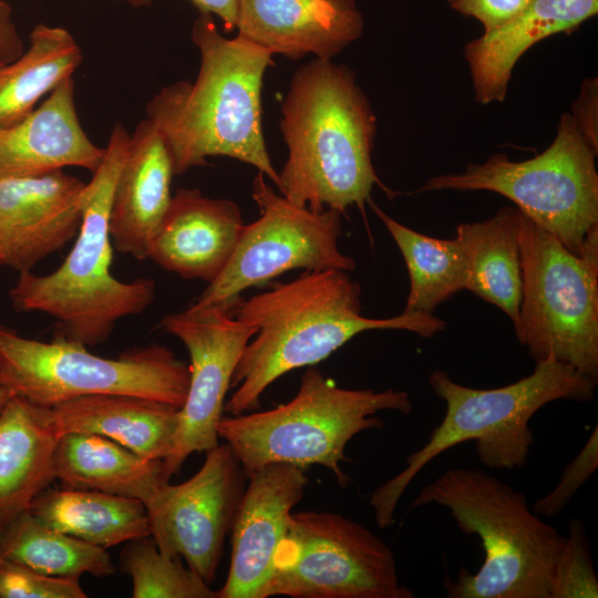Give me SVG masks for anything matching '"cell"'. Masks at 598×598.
<instances>
[{
  "mask_svg": "<svg viewBox=\"0 0 598 598\" xmlns=\"http://www.w3.org/2000/svg\"><path fill=\"white\" fill-rule=\"evenodd\" d=\"M398 245L410 276L404 312L433 313L443 301L466 289L468 261L458 239H441L417 233L368 200Z\"/></svg>",
  "mask_w": 598,
  "mask_h": 598,
  "instance_id": "28",
  "label": "cell"
},
{
  "mask_svg": "<svg viewBox=\"0 0 598 598\" xmlns=\"http://www.w3.org/2000/svg\"><path fill=\"white\" fill-rule=\"evenodd\" d=\"M445 507L457 527L481 539L484 560L475 574L446 577L448 598H550L565 536L529 507L524 493L480 468L445 471L411 503Z\"/></svg>",
  "mask_w": 598,
  "mask_h": 598,
  "instance_id": "6",
  "label": "cell"
},
{
  "mask_svg": "<svg viewBox=\"0 0 598 598\" xmlns=\"http://www.w3.org/2000/svg\"><path fill=\"white\" fill-rule=\"evenodd\" d=\"M246 477L231 448L218 443L190 478L165 482L145 503L151 536L161 553L184 560L208 585L216 577Z\"/></svg>",
  "mask_w": 598,
  "mask_h": 598,
  "instance_id": "13",
  "label": "cell"
},
{
  "mask_svg": "<svg viewBox=\"0 0 598 598\" xmlns=\"http://www.w3.org/2000/svg\"><path fill=\"white\" fill-rule=\"evenodd\" d=\"M413 403L408 392L394 389H343L310 367L297 394L275 409L221 416L218 437L231 448L248 477L271 463L330 470L340 486L351 477L341 463L350 462L346 446L360 432L383 427L382 411L408 414Z\"/></svg>",
  "mask_w": 598,
  "mask_h": 598,
  "instance_id": "7",
  "label": "cell"
},
{
  "mask_svg": "<svg viewBox=\"0 0 598 598\" xmlns=\"http://www.w3.org/2000/svg\"><path fill=\"white\" fill-rule=\"evenodd\" d=\"M247 478L231 528L229 571L217 598H262L291 511L308 485L303 468L287 463L267 464Z\"/></svg>",
  "mask_w": 598,
  "mask_h": 598,
  "instance_id": "15",
  "label": "cell"
},
{
  "mask_svg": "<svg viewBox=\"0 0 598 598\" xmlns=\"http://www.w3.org/2000/svg\"><path fill=\"white\" fill-rule=\"evenodd\" d=\"M597 11L598 0H532L505 23L470 41L464 54L476 100L503 102L512 71L528 48L577 28Z\"/></svg>",
  "mask_w": 598,
  "mask_h": 598,
  "instance_id": "21",
  "label": "cell"
},
{
  "mask_svg": "<svg viewBox=\"0 0 598 598\" xmlns=\"http://www.w3.org/2000/svg\"><path fill=\"white\" fill-rule=\"evenodd\" d=\"M28 511L44 525L104 549L151 536L144 503L99 491L47 487Z\"/></svg>",
  "mask_w": 598,
  "mask_h": 598,
  "instance_id": "25",
  "label": "cell"
},
{
  "mask_svg": "<svg viewBox=\"0 0 598 598\" xmlns=\"http://www.w3.org/2000/svg\"><path fill=\"white\" fill-rule=\"evenodd\" d=\"M130 142L131 135L116 123L100 166L85 184L81 226L61 266L48 275L20 272L9 292L13 309L52 317L56 337L86 347L104 343L117 321L143 312L155 299L153 280L127 282L111 272L110 212Z\"/></svg>",
  "mask_w": 598,
  "mask_h": 598,
  "instance_id": "4",
  "label": "cell"
},
{
  "mask_svg": "<svg viewBox=\"0 0 598 598\" xmlns=\"http://www.w3.org/2000/svg\"><path fill=\"white\" fill-rule=\"evenodd\" d=\"M2 558L54 577H107L115 566L106 549L53 529L29 511L0 535Z\"/></svg>",
  "mask_w": 598,
  "mask_h": 598,
  "instance_id": "29",
  "label": "cell"
},
{
  "mask_svg": "<svg viewBox=\"0 0 598 598\" xmlns=\"http://www.w3.org/2000/svg\"><path fill=\"white\" fill-rule=\"evenodd\" d=\"M104 153L105 147L95 145L81 126L73 78L27 116L0 126V178L37 176L71 166L94 173Z\"/></svg>",
  "mask_w": 598,
  "mask_h": 598,
  "instance_id": "19",
  "label": "cell"
},
{
  "mask_svg": "<svg viewBox=\"0 0 598 598\" xmlns=\"http://www.w3.org/2000/svg\"><path fill=\"white\" fill-rule=\"evenodd\" d=\"M584 137L597 151V81H586L571 115Z\"/></svg>",
  "mask_w": 598,
  "mask_h": 598,
  "instance_id": "35",
  "label": "cell"
},
{
  "mask_svg": "<svg viewBox=\"0 0 598 598\" xmlns=\"http://www.w3.org/2000/svg\"><path fill=\"white\" fill-rule=\"evenodd\" d=\"M0 558H1V555H0Z\"/></svg>",
  "mask_w": 598,
  "mask_h": 598,
  "instance_id": "40",
  "label": "cell"
},
{
  "mask_svg": "<svg viewBox=\"0 0 598 598\" xmlns=\"http://www.w3.org/2000/svg\"><path fill=\"white\" fill-rule=\"evenodd\" d=\"M519 343L536 361L555 360L598 380V228L581 255L520 212Z\"/></svg>",
  "mask_w": 598,
  "mask_h": 598,
  "instance_id": "8",
  "label": "cell"
},
{
  "mask_svg": "<svg viewBox=\"0 0 598 598\" xmlns=\"http://www.w3.org/2000/svg\"><path fill=\"white\" fill-rule=\"evenodd\" d=\"M173 176L161 133L151 120L141 121L131 135L110 212L111 239L120 252L140 260L148 258L153 237L172 202Z\"/></svg>",
  "mask_w": 598,
  "mask_h": 598,
  "instance_id": "20",
  "label": "cell"
},
{
  "mask_svg": "<svg viewBox=\"0 0 598 598\" xmlns=\"http://www.w3.org/2000/svg\"><path fill=\"white\" fill-rule=\"evenodd\" d=\"M455 11L473 17L491 31L508 21L532 0H446Z\"/></svg>",
  "mask_w": 598,
  "mask_h": 598,
  "instance_id": "34",
  "label": "cell"
},
{
  "mask_svg": "<svg viewBox=\"0 0 598 598\" xmlns=\"http://www.w3.org/2000/svg\"><path fill=\"white\" fill-rule=\"evenodd\" d=\"M12 395L13 394L8 389L0 384V411Z\"/></svg>",
  "mask_w": 598,
  "mask_h": 598,
  "instance_id": "38",
  "label": "cell"
},
{
  "mask_svg": "<svg viewBox=\"0 0 598 598\" xmlns=\"http://www.w3.org/2000/svg\"><path fill=\"white\" fill-rule=\"evenodd\" d=\"M598 467V426L564 470L554 488L538 498L532 509L538 516L555 517L568 505L577 491L591 477Z\"/></svg>",
  "mask_w": 598,
  "mask_h": 598,
  "instance_id": "33",
  "label": "cell"
},
{
  "mask_svg": "<svg viewBox=\"0 0 598 598\" xmlns=\"http://www.w3.org/2000/svg\"><path fill=\"white\" fill-rule=\"evenodd\" d=\"M361 287L348 271L306 270L289 282L240 299L237 319L257 328L235 368L234 393L224 409L239 415L258 409L260 396L278 378L329 357L368 330H405L432 338L445 328L433 313L402 312L385 319L361 315Z\"/></svg>",
  "mask_w": 598,
  "mask_h": 598,
  "instance_id": "1",
  "label": "cell"
},
{
  "mask_svg": "<svg viewBox=\"0 0 598 598\" xmlns=\"http://www.w3.org/2000/svg\"><path fill=\"white\" fill-rule=\"evenodd\" d=\"M178 408L128 394H91L51 408L58 436L91 433L111 439L150 460L172 450Z\"/></svg>",
  "mask_w": 598,
  "mask_h": 598,
  "instance_id": "23",
  "label": "cell"
},
{
  "mask_svg": "<svg viewBox=\"0 0 598 598\" xmlns=\"http://www.w3.org/2000/svg\"><path fill=\"white\" fill-rule=\"evenodd\" d=\"M84 182L63 169L0 178V258L19 272L76 237Z\"/></svg>",
  "mask_w": 598,
  "mask_h": 598,
  "instance_id": "16",
  "label": "cell"
},
{
  "mask_svg": "<svg viewBox=\"0 0 598 598\" xmlns=\"http://www.w3.org/2000/svg\"><path fill=\"white\" fill-rule=\"evenodd\" d=\"M125 2L133 7L150 4L152 0H113ZM200 13L215 14L224 24L226 31L236 29L237 23V0H189Z\"/></svg>",
  "mask_w": 598,
  "mask_h": 598,
  "instance_id": "36",
  "label": "cell"
},
{
  "mask_svg": "<svg viewBox=\"0 0 598 598\" xmlns=\"http://www.w3.org/2000/svg\"><path fill=\"white\" fill-rule=\"evenodd\" d=\"M192 41L200 56L196 80L164 86L146 105L174 175L206 165L207 157L226 156L256 167L277 185L261 123L264 76L274 54L238 34L225 38L205 13L193 24Z\"/></svg>",
  "mask_w": 598,
  "mask_h": 598,
  "instance_id": "2",
  "label": "cell"
},
{
  "mask_svg": "<svg viewBox=\"0 0 598 598\" xmlns=\"http://www.w3.org/2000/svg\"><path fill=\"white\" fill-rule=\"evenodd\" d=\"M520 210L502 207L493 217L460 224L456 238L468 261L466 289L499 308L518 326L522 299Z\"/></svg>",
  "mask_w": 598,
  "mask_h": 598,
  "instance_id": "26",
  "label": "cell"
},
{
  "mask_svg": "<svg viewBox=\"0 0 598 598\" xmlns=\"http://www.w3.org/2000/svg\"><path fill=\"white\" fill-rule=\"evenodd\" d=\"M568 529L554 567L550 598H597L598 579L585 526L573 518Z\"/></svg>",
  "mask_w": 598,
  "mask_h": 598,
  "instance_id": "31",
  "label": "cell"
},
{
  "mask_svg": "<svg viewBox=\"0 0 598 598\" xmlns=\"http://www.w3.org/2000/svg\"><path fill=\"white\" fill-rule=\"evenodd\" d=\"M53 475L63 487L147 501L167 481L162 460L145 458L102 435L65 433L53 453Z\"/></svg>",
  "mask_w": 598,
  "mask_h": 598,
  "instance_id": "24",
  "label": "cell"
},
{
  "mask_svg": "<svg viewBox=\"0 0 598 598\" xmlns=\"http://www.w3.org/2000/svg\"><path fill=\"white\" fill-rule=\"evenodd\" d=\"M252 199L260 217L244 225L226 267L192 306H235L244 290L265 285L291 269L355 268V261L339 249L340 212L300 207L277 194L261 173L254 178Z\"/></svg>",
  "mask_w": 598,
  "mask_h": 598,
  "instance_id": "12",
  "label": "cell"
},
{
  "mask_svg": "<svg viewBox=\"0 0 598 598\" xmlns=\"http://www.w3.org/2000/svg\"><path fill=\"white\" fill-rule=\"evenodd\" d=\"M244 225L235 202L181 188L153 237L148 258L184 279L210 283L230 259Z\"/></svg>",
  "mask_w": 598,
  "mask_h": 598,
  "instance_id": "18",
  "label": "cell"
},
{
  "mask_svg": "<svg viewBox=\"0 0 598 598\" xmlns=\"http://www.w3.org/2000/svg\"><path fill=\"white\" fill-rule=\"evenodd\" d=\"M236 306L218 305L187 309L165 316L161 326L186 347L189 385L178 410V424L172 450L162 460L167 480L195 452H207L218 444L217 426L235 368L257 328L234 315Z\"/></svg>",
  "mask_w": 598,
  "mask_h": 598,
  "instance_id": "14",
  "label": "cell"
},
{
  "mask_svg": "<svg viewBox=\"0 0 598 598\" xmlns=\"http://www.w3.org/2000/svg\"><path fill=\"white\" fill-rule=\"evenodd\" d=\"M0 384L13 395L52 408L91 394H128L181 408L189 385V364L169 349L151 344L115 359L54 336L28 339L0 324Z\"/></svg>",
  "mask_w": 598,
  "mask_h": 598,
  "instance_id": "9",
  "label": "cell"
},
{
  "mask_svg": "<svg viewBox=\"0 0 598 598\" xmlns=\"http://www.w3.org/2000/svg\"><path fill=\"white\" fill-rule=\"evenodd\" d=\"M363 27L355 0H237L238 35L291 60H331Z\"/></svg>",
  "mask_w": 598,
  "mask_h": 598,
  "instance_id": "17",
  "label": "cell"
},
{
  "mask_svg": "<svg viewBox=\"0 0 598 598\" xmlns=\"http://www.w3.org/2000/svg\"><path fill=\"white\" fill-rule=\"evenodd\" d=\"M596 154L571 114L564 113L555 140L535 157L513 162L505 154H493L463 173L430 178L419 192L501 194L568 250L581 255L588 236L598 228Z\"/></svg>",
  "mask_w": 598,
  "mask_h": 598,
  "instance_id": "10",
  "label": "cell"
},
{
  "mask_svg": "<svg viewBox=\"0 0 598 598\" xmlns=\"http://www.w3.org/2000/svg\"><path fill=\"white\" fill-rule=\"evenodd\" d=\"M412 598L391 548L338 513H292L262 598Z\"/></svg>",
  "mask_w": 598,
  "mask_h": 598,
  "instance_id": "11",
  "label": "cell"
},
{
  "mask_svg": "<svg viewBox=\"0 0 598 598\" xmlns=\"http://www.w3.org/2000/svg\"><path fill=\"white\" fill-rule=\"evenodd\" d=\"M0 265H2V262H1V258H0Z\"/></svg>",
  "mask_w": 598,
  "mask_h": 598,
  "instance_id": "39",
  "label": "cell"
},
{
  "mask_svg": "<svg viewBox=\"0 0 598 598\" xmlns=\"http://www.w3.org/2000/svg\"><path fill=\"white\" fill-rule=\"evenodd\" d=\"M429 384L445 402V414L429 441L406 457V466L371 494L380 528L393 524L396 505L415 476L457 444L475 441L476 455L488 468L522 467L534 443L532 416L557 400L590 401L597 382L567 363L545 360L529 375L501 388L465 386L443 370L431 372Z\"/></svg>",
  "mask_w": 598,
  "mask_h": 598,
  "instance_id": "5",
  "label": "cell"
},
{
  "mask_svg": "<svg viewBox=\"0 0 598 598\" xmlns=\"http://www.w3.org/2000/svg\"><path fill=\"white\" fill-rule=\"evenodd\" d=\"M51 408L12 395L0 411V535L54 480Z\"/></svg>",
  "mask_w": 598,
  "mask_h": 598,
  "instance_id": "22",
  "label": "cell"
},
{
  "mask_svg": "<svg viewBox=\"0 0 598 598\" xmlns=\"http://www.w3.org/2000/svg\"><path fill=\"white\" fill-rule=\"evenodd\" d=\"M288 157L277 187L312 212L364 209L374 185L391 193L372 164L375 116L353 72L313 59L293 74L281 104Z\"/></svg>",
  "mask_w": 598,
  "mask_h": 598,
  "instance_id": "3",
  "label": "cell"
},
{
  "mask_svg": "<svg viewBox=\"0 0 598 598\" xmlns=\"http://www.w3.org/2000/svg\"><path fill=\"white\" fill-rule=\"evenodd\" d=\"M22 52L23 45L12 21L11 8L0 1V63L12 61Z\"/></svg>",
  "mask_w": 598,
  "mask_h": 598,
  "instance_id": "37",
  "label": "cell"
},
{
  "mask_svg": "<svg viewBox=\"0 0 598 598\" xmlns=\"http://www.w3.org/2000/svg\"><path fill=\"white\" fill-rule=\"evenodd\" d=\"M82 58L79 43L66 29L35 25L29 48L14 60L0 63V126L31 113L44 94L72 78Z\"/></svg>",
  "mask_w": 598,
  "mask_h": 598,
  "instance_id": "27",
  "label": "cell"
},
{
  "mask_svg": "<svg viewBox=\"0 0 598 598\" xmlns=\"http://www.w3.org/2000/svg\"><path fill=\"white\" fill-rule=\"evenodd\" d=\"M79 578L54 577L0 558V598H85Z\"/></svg>",
  "mask_w": 598,
  "mask_h": 598,
  "instance_id": "32",
  "label": "cell"
},
{
  "mask_svg": "<svg viewBox=\"0 0 598 598\" xmlns=\"http://www.w3.org/2000/svg\"><path fill=\"white\" fill-rule=\"evenodd\" d=\"M121 567L132 579L134 598H217V591L181 558L162 554L152 536L128 540Z\"/></svg>",
  "mask_w": 598,
  "mask_h": 598,
  "instance_id": "30",
  "label": "cell"
}]
</instances>
